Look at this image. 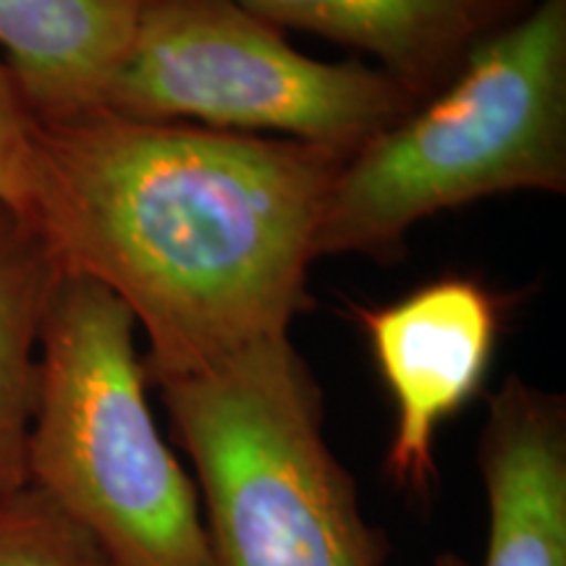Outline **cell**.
<instances>
[{
	"mask_svg": "<svg viewBox=\"0 0 566 566\" xmlns=\"http://www.w3.org/2000/svg\"><path fill=\"white\" fill-rule=\"evenodd\" d=\"M0 566H113L82 525L27 483L0 493Z\"/></svg>",
	"mask_w": 566,
	"mask_h": 566,
	"instance_id": "8fae6325",
	"label": "cell"
},
{
	"mask_svg": "<svg viewBox=\"0 0 566 566\" xmlns=\"http://www.w3.org/2000/svg\"><path fill=\"white\" fill-rule=\"evenodd\" d=\"M134 331L116 294L61 273L40 328L27 480L113 566H210L195 480L155 424Z\"/></svg>",
	"mask_w": 566,
	"mask_h": 566,
	"instance_id": "277c9868",
	"label": "cell"
},
{
	"mask_svg": "<svg viewBox=\"0 0 566 566\" xmlns=\"http://www.w3.org/2000/svg\"><path fill=\"white\" fill-rule=\"evenodd\" d=\"M195 467L210 566H384L388 541L325 438V405L292 338L155 384Z\"/></svg>",
	"mask_w": 566,
	"mask_h": 566,
	"instance_id": "3957f363",
	"label": "cell"
},
{
	"mask_svg": "<svg viewBox=\"0 0 566 566\" xmlns=\"http://www.w3.org/2000/svg\"><path fill=\"white\" fill-rule=\"evenodd\" d=\"M566 189V0H535L451 82L346 155L315 258L391 260L424 218L509 192Z\"/></svg>",
	"mask_w": 566,
	"mask_h": 566,
	"instance_id": "7a4b0ae2",
	"label": "cell"
},
{
	"mask_svg": "<svg viewBox=\"0 0 566 566\" xmlns=\"http://www.w3.org/2000/svg\"><path fill=\"white\" fill-rule=\"evenodd\" d=\"M147 0H0V48L38 124L103 111Z\"/></svg>",
	"mask_w": 566,
	"mask_h": 566,
	"instance_id": "9c48e42d",
	"label": "cell"
},
{
	"mask_svg": "<svg viewBox=\"0 0 566 566\" xmlns=\"http://www.w3.org/2000/svg\"><path fill=\"white\" fill-rule=\"evenodd\" d=\"M0 202L38 226L42 205L40 124L6 61H0Z\"/></svg>",
	"mask_w": 566,
	"mask_h": 566,
	"instance_id": "7c38bea8",
	"label": "cell"
},
{
	"mask_svg": "<svg viewBox=\"0 0 566 566\" xmlns=\"http://www.w3.org/2000/svg\"><path fill=\"white\" fill-rule=\"evenodd\" d=\"M422 101L380 66L310 59L231 0H147L103 111L354 153Z\"/></svg>",
	"mask_w": 566,
	"mask_h": 566,
	"instance_id": "5b68a950",
	"label": "cell"
},
{
	"mask_svg": "<svg viewBox=\"0 0 566 566\" xmlns=\"http://www.w3.org/2000/svg\"><path fill=\"white\" fill-rule=\"evenodd\" d=\"M252 17L373 55L380 69L430 97L472 48L535 0H231Z\"/></svg>",
	"mask_w": 566,
	"mask_h": 566,
	"instance_id": "ba28073f",
	"label": "cell"
},
{
	"mask_svg": "<svg viewBox=\"0 0 566 566\" xmlns=\"http://www.w3.org/2000/svg\"><path fill=\"white\" fill-rule=\"evenodd\" d=\"M483 566H566V399L509 378L488 396L478 443Z\"/></svg>",
	"mask_w": 566,
	"mask_h": 566,
	"instance_id": "52a82bcc",
	"label": "cell"
},
{
	"mask_svg": "<svg viewBox=\"0 0 566 566\" xmlns=\"http://www.w3.org/2000/svg\"><path fill=\"white\" fill-rule=\"evenodd\" d=\"M352 315L394 401L386 475L424 499L438 480V430L483 391L504 304L480 281L449 275L399 302L352 307Z\"/></svg>",
	"mask_w": 566,
	"mask_h": 566,
	"instance_id": "8992f818",
	"label": "cell"
},
{
	"mask_svg": "<svg viewBox=\"0 0 566 566\" xmlns=\"http://www.w3.org/2000/svg\"><path fill=\"white\" fill-rule=\"evenodd\" d=\"M344 150L95 111L40 124V231L126 304L147 386L289 336Z\"/></svg>",
	"mask_w": 566,
	"mask_h": 566,
	"instance_id": "6da1fadb",
	"label": "cell"
},
{
	"mask_svg": "<svg viewBox=\"0 0 566 566\" xmlns=\"http://www.w3.org/2000/svg\"><path fill=\"white\" fill-rule=\"evenodd\" d=\"M63 268L38 226L0 202V493L24 488L40 328Z\"/></svg>",
	"mask_w": 566,
	"mask_h": 566,
	"instance_id": "30bf717a",
	"label": "cell"
},
{
	"mask_svg": "<svg viewBox=\"0 0 566 566\" xmlns=\"http://www.w3.org/2000/svg\"><path fill=\"white\" fill-rule=\"evenodd\" d=\"M433 566H467V562L459 554H441L433 562Z\"/></svg>",
	"mask_w": 566,
	"mask_h": 566,
	"instance_id": "4fadbf2b",
	"label": "cell"
}]
</instances>
